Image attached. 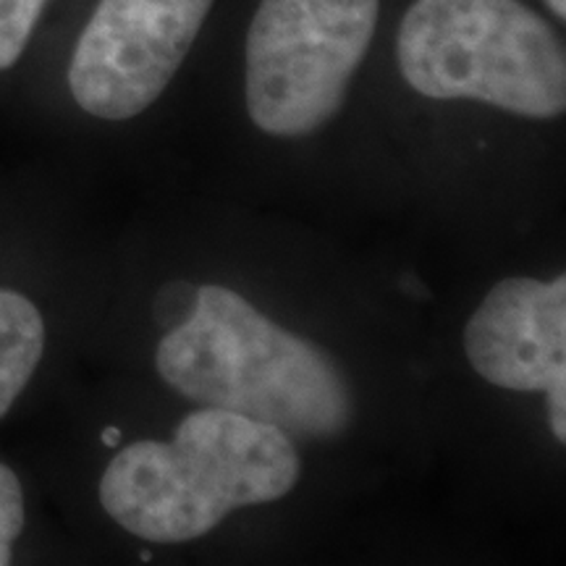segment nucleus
I'll return each instance as SVG.
<instances>
[{"label": "nucleus", "instance_id": "obj_11", "mask_svg": "<svg viewBox=\"0 0 566 566\" xmlns=\"http://www.w3.org/2000/svg\"><path fill=\"white\" fill-rule=\"evenodd\" d=\"M101 441L108 446V449H118V446H122V430H118V428H105L103 436H101Z\"/></svg>", "mask_w": 566, "mask_h": 566}, {"label": "nucleus", "instance_id": "obj_2", "mask_svg": "<svg viewBox=\"0 0 566 566\" xmlns=\"http://www.w3.org/2000/svg\"><path fill=\"white\" fill-rule=\"evenodd\" d=\"M155 365L174 391L197 405L289 436L336 438L354 417L352 388L328 354L218 283L197 286L192 317L163 336Z\"/></svg>", "mask_w": 566, "mask_h": 566}, {"label": "nucleus", "instance_id": "obj_4", "mask_svg": "<svg viewBox=\"0 0 566 566\" xmlns=\"http://www.w3.org/2000/svg\"><path fill=\"white\" fill-rule=\"evenodd\" d=\"M380 0H260L244 48L258 129L304 137L342 111L378 27Z\"/></svg>", "mask_w": 566, "mask_h": 566}, {"label": "nucleus", "instance_id": "obj_6", "mask_svg": "<svg viewBox=\"0 0 566 566\" xmlns=\"http://www.w3.org/2000/svg\"><path fill=\"white\" fill-rule=\"evenodd\" d=\"M470 365L509 391H546L548 422L566 441V279H506L488 292L464 331Z\"/></svg>", "mask_w": 566, "mask_h": 566}, {"label": "nucleus", "instance_id": "obj_12", "mask_svg": "<svg viewBox=\"0 0 566 566\" xmlns=\"http://www.w3.org/2000/svg\"><path fill=\"white\" fill-rule=\"evenodd\" d=\"M546 3L558 21L566 19V0H546Z\"/></svg>", "mask_w": 566, "mask_h": 566}, {"label": "nucleus", "instance_id": "obj_1", "mask_svg": "<svg viewBox=\"0 0 566 566\" xmlns=\"http://www.w3.org/2000/svg\"><path fill=\"white\" fill-rule=\"evenodd\" d=\"M302 472L292 436L229 409H197L174 441H139L111 459L101 504L147 543L208 535L233 509L279 501Z\"/></svg>", "mask_w": 566, "mask_h": 566}, {"label": "nucleus", "instance_id": "obj_9", "mask_svg": "<svg viewBox=\"0 0 566 566\" xmlns=\"http://www.w3.org/2000/svg\"><path fill=\"white\" fill-rule=\"evenodd\" d=\"M24 491L17 472L0 462V566L11 564L13 543L24 530Z\"/></svg>", "mask_w": 566, "mask_h": 566}, {"label": "nucleus", "instance_id": "obj_8", "mask_svg": "<svg viewBox=\"0 0 566 566\" xmlns=\"http://www.w3.org/2000/svg\"><path fill=\"white\" fill-rule=\"evenodd\" d=\"M53 0H0V74L24 59Z\"/></svg>", "mask_w": 566, "mask_h": 566}, {"label": "nucleus", "instance_id": "obj_3", "mask_svg": "<svg viewBox=\"0 0 566 566\" xmlns=\"http://www.w3.org/2000/svg\"><path fill=\"white\" fill-rule=\"evenodd\" d=\"M396 59L409 87L433 101H480L525 118L566 111L564 42L522 0H415Z\"/></svg>", "mask_w": 566, "mask_h": 566}, {"label": "nucleus", "instance_id": "obj_10", "mask_svg": "<svg viewBox=\"0 0 566 566\" xmlns=\"http://www.w3.org/2000/svg\"><path fill=\"white\" fill-rule=\"evenodd\" d=\"M197 307V286L187 281H174L166 283L155 296V317L160 325H166L168 331L179 328L181 323H187L192 317Z\"/></svg>", "mask_w": 566, "mask_h": 566}, {"label": "nucleus", "instance_id": "obj_5", "mask_svg": "<svg viewBox=\"0 0 566 566\" xmlns=\"http://www.w3.org/2000/svg\"><path fill=\"white\" fill-rule=\"evenodd\" d=\"M216 0H97L71 51L74 103L103 122L139 116L166 92Z\"/></svg>", "mask_w": 566, "mask_h": 566}, {"label": "nucleus", "instance_id": "obj_7", "mask_svg": "<svg viewBox=\"0 0 566 566\" xmlns=\"http://www.w3.org/2000/svg\"><path fill=\"white\" fill-rule=\"evenodd\" d=\"M45 352V323L24 294L0 289V417L24 391Z\"/></svg>", "mask_w": 566, "mask_h": 566}]
</instances>
